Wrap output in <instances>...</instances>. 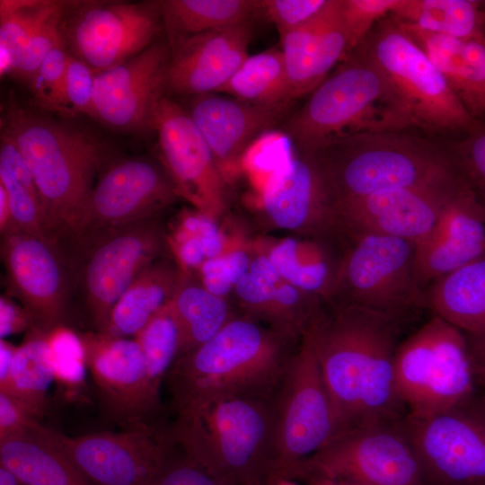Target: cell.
Here are the masks:
<instances>
[{
	"mask_svg": "<svg viewBox=\"0 0 485 485\" xmlns=\"http://www.w3.org/2000/svg\"><path fill=\"white\" fill-rule=\"evenodd\" d=\"M292 102L263 106L214 93L197 95L188 110L218 170L237 165L248 147L285 117Z\"/></svg>",
	"mask_w": 485,
	"mask_h": 485,
	"instance_id": "obj_25",
	"label": "cell"
},
{
	"mask_svg": "<svg viewBox=\"0 0 485 485\" xmlns=\"http://www.w3.org/2000/svg\"><path fill=\"white\" fill-rule=\"evenodd\" d=\"M293 336L248 318L231 319L171 367L166 379L177 418L228 398L274 396L295 353Z\"/></svg>",
	"mask_w": 485,
	"mask_h": 485,
	"instance_id": "obj_2",
	"label": "cell"
},
{
	"mask_svg": "<svg viewBox=\"0 0 485 485\" xmlns=\"http://www.w3.org/2000/svg\"><path fill=\"white\" fill-rule=\"evenodd\" d=\"M171 58L170 46L163 42L94 75L93 116L121 130L152 128L156 104L163 96Z\"/></svg>",
	"mask_w": 485,
	"mask_h": 485,
	"instance_id": "obj_20",
	"label": "cell"
},
{
	"mask_svg": "<svg viewBox=\"0 0 485 485\" xmlns=\"http://www.w3.org/2000/svg\"><path fill=\"white\" fill-rule=\"evenodd\" d=\"M152 128L157 133L161 161L178 195L202 212L216 207L222 194L220 172L188 110L163 96L154 109Z\"/></svg>",
	"mask_w": 485,
	"mask_h": 485,
	"instance_id": "obj_21",
	"label": "cell"
},
{
	"mask_svg": "<svg viewBox=\"0 0 485 485\" xmlns=\"http://www.w3.org/2000/svg\"><path fill=\"white\" fill-rule=\"evenodd\" d=\"M149 485H224L183 454L173 455Z\"/></svg>",
	"mask_w": 485,
	"mask_h": 485,
	"instance_id": "obj_49",
	"label": "cell"
},
{
	"mask_svg": "<svg viewBox=\"0 0 485 485\" xmlns=\"http://www.w3.org/2000/svg\"><path fill=\"white\" fill-rule=\"evenodd\" d=\"M466 336L476 381L485 384V337Z\"/></svg>",
	"mask_w": 485,
	"mask_h": 485,
	"instance_id": "obj_55",
	"label": "cell"
},
{
	"mask_svg": "<svg viewBox=\"0 0 485 485\" xmlns=\"http://www.w3.org/2000/svg\"><path fill=\"white\" fill-rule=\"evenodd\" d=\"M0 466L23 485H93L39 428L32 436L0 442Z\"/></svg>",
	"mask_w": 485,
	"mask_h": 485,
	"instance_id": "obj_29",
	"label": "cell"
},
{
	"mask_svg": "<svg viewBox=\"0 0 485 485\" xmlns=\"http://www.w3.org/2000/svg\"><path fill=\"white\" fill-rule=\"evenodd\" d=\"M398 396L408 416L427 419L476 396L466 334L437 315L399 343L394 357Z\"/></svg>",
	"mask_w": 485,
	"mask_h": 485,
	"instance_id": "obj_7",
	"label": "cell"
},
{
	"mask_svg": "<svg viewBox=\"0 0 485 485\" xmlns=\"http://www.w3.org/2000/svg\"><path fill=\"white\" fill-rule=\"evenodd\" d=\"M70 4L48 0H1L0 48L10 52L13 62L30 37L52 15Z\"/></svg>",
	"mask_w": 485,
	"mask_h": 485,
	"instance_id": "obj_36",
	"label": "cell"
},
{
	"mask_svg": "<svg viewBox=\"0 0 485 485\" xmlns=\"http://www.w3.org/2000/svg\"><path fill=\"white\" fill-rule=\"evenodd\" d=\"M483 400H484V401H485V395L483 396Z\"/></svg>",
	"mask_w": 485,
	"mask_h": 485,
	"instance_id": "obj_62",
	"label": "cell"
},
{
	"mask_svg": "<svg viewBox=\"0 0 485 485\" xmlns=\"http://www.w3.org/2000/svg\"><path fill=\"white\" fill-rule=\"evenodd\" d=\"M0 167L8 171L33 195L40 198L33 177L20 147L14 138L3 128L0 136Z\"/></svg>",
	"mask_w": 485,
	"mask_h": 485,
	"instance_id": "obj_51",
	"label": "cell"
},
{
	"mask_svg": "<svg viewBox=\"0 0 485 485\" xmlns=\"http://www.w3.org/2000/svg\"><path fill=\"white\" fill-rule=\"evenodd\" d=\"M166 172L143 158L110 165L93 186L66 231L73 242L156 216L178 197Z\"/></svg>",
	"mask_w": 485,
	"mask_h": 485,
	"instance_id": "obj_16",
	"label": "cell"
},
{
	"mask_svg": "<svg viewBox=\"0 0 485 485\" xmlns=\"http://www.w3.org/2000/svg\"><path fill=\"white\" fill-rule=\"evenodd\" d=\"M327 0H262V10L276 26L280 37L306 23Z\"/></svg>",
	"mask_w": 485,
	"mask_h": 485,
	"instance_id": "obj_48",
	"label": "cell"
},
{
	"mask_svg": "<svg viewBox=\"0 0 485 485\" xmlns=\"http://www.w3.org/2000/svg\"><path fill=\"white\" fill-rule=\"evenodd\" d=\"M390 15L426 31L485 45L482 1L400 0Z\"/></svg>",
	"mask_w": 485,
	"mask_h": 485,
	"instance_id": "obj_33",
	"label": "cell"
},
{
	"mask_svg": "<svg viewBox=\"0 0 485 485\" xmlns=\"http://www.w3.org/2000/svg\"><path fill=\"white\" fill-rule=\"evenodd\" d=\"M415 247V269L423 287L485 255V208L470 184L448 201L430 234Z\"/></svg>",
	"mask_w": 485,
	"mask_h": 485,
	"instance_id": "obj_23",
	"label": "cell"
},
{
	"mask_svg": "<svg viewBox=\"0 0 485 485\" xmlns=\"http://www.w3.org/2000/svg\"><path fill=\"white\" fill-rule=\"evenodd\" d=\"M422 485H485V401L476 396L444 413L400 419Z\"/></svg>",
	"mask_w": 485,
	"mask_h": 485,
	"instance_id": "obj_15",
	"label": "cell"
},
{
	"mask_svg": "<svg viewBox=\"0 0 485 485\" xmlns=\"http://www.w3.org/2000/svg\"><path fill=\"white\" fill-rule=\"evenodd\" d=\"M82 60L70 54L66 72L65 92L61 114L93 116L94 75Z\"/></svg>",
	"mask_w": 485,
	"mask_h": 485,
	"instance_id": "obj_46",
	"label": "cell"
},
{
	"mask_svg": "<svg viewBox=\"0 0 485 485\" xmlns=\"http://www.w3.org/2000/svg\"><path fill=\"white\" fill-rule=\"evenodd\" d=\"M459 181L423 187L393 189L337 203L341 227L353 234H374L420 243L437 223L448 201L465 185Z\"/></svg>",
	"mask_w": 485,
	"mask_h": 485,
	"instance_id": "obj_19",
	"label": "cell"
},
{
	"mask_svg": "<svg viewBox=\"0 0 485 485\" xmlns=\"http://www.w3.org/2000/svg\"><path fill=\"white\" fill-rule=\"evenodd\" d=\"M482 6H483V9L485 11V2L482 1Z\"/></svg>",
	"mask_w": 485,
	"mask_h": 485,
	"instance_id": "obj_61",
	"label": "cell"
},
{
	"mask_svg": "<svg viewBox=\"0 0 485 485\" xmlns=\"http://www.w3.org/2000/svg\"><path fill=\"white\" fill-rule=\"evenodd\" d=\"M181 279L157 260L131 284L114 306L102 333L136 336L172 300Z\"/></svg>",
	"mask_w": 485,
	"mask_h": 485,
	"instance_id": "obj_31",
	"label": "cell"
},
{
	"mask_svg": "<svg viewBox=\"0 0 485 485\" xmlns=\"http://www.w3.org/2000/svg\"><path fill=\"white\" fill-rule=\"evenodd\" d=\"M250 264L249 256L242 251L206 260L201 265L204 287L222 297L249 271Z\"/></svg>",
	"mask_w": 485,
	"mask_h": 485,
	"instance_id": "obj_47",
	"label": "cell"
},
{
	"mask_svg": "<svg viewBox=\"0 0 485 485\" xmlns=\"http://www.w3.org/2000/svg\"><path fill=\"white\" fill-rule=\"evenodd\" d=\"M69 56L65 42L58 43L48 52L28 82L38 105L42 109L61 113Z\"/></svg>",
	"mask_w": 485,
	"mask_h": 485,
	"instance_id": "obj_41",
	"label": "cell"
},
{
	"mask_svg": "<svg viewBox=\"0 0 485 485\" xmlns=\"http://www.w3.org/2000/svg\"><path fill=\"white\" fill-rule=\"evenodd\" d=\"M16 347L4 340H0V384L8 377Z\"/></svg>",
	"mask_w": 485,
	"mask_h": 485,
	"instance_id": "obj_56",
	"label": "cell"
},
{
	"mask_svg": "<svg viewBox=\"0 0 485 485\" xmlns=\"http://www.w3.org/2000/svg\"><path fill=\"white\" fill-rule=\"evenodd\" d=\"M2 235L1 256L9 296L20 302L31 325L50 333L63 326L75 296L72 248L60 236L41 237L17 230Z\"/></svg>",
	"mask_w": 485,
	"mask_h": 485,
	"instance_id": "obj_11",
	"label": "cell"
},
{
	"mask_svg": "<svg viewBox=\"0 0 485 485\" xmlns=\"http://www.w3.org/2000/svg\"><path fill=\"white\" fill-rule=\"evenodd\" d=\"M177 241L179 242V259L184 266L191 268L204 262L206 256L198 234H187L180 232L177 234Z\"/></svg>",
	"mask_w": 485,
	"mask_h": 485,
	"instance_id": "obj_54",
	"label": "cell"
},
{
	"mask_svg": "<svg viewBox=\"0 0 485 485\" xmlns=\"http://www.w3.org/2000/svg\"><path fill=\"white\" fill-rule=\"evenodd\" d=\"M11 215L6 190L0 183V230L4 233L10 225Z\"/></svg>",
	"mask_w": 485,
	"mask_h": 485,
	"instance_id": "obj_57",
	"label": "cell"
},
{
	"mask_svg": "<svg viewBox=\"0 0 485 485\" xmlns=\"http://www.w3.org/2000/svg\"><path fill=\"white\" fill-rule=\"evenodd\" d=\"M275 481L289 480L295 468L335 436V421L319 362L309 337L291 359L274 395Z\"/></svg>",
	"mask_w": 485,
	"mask_h": 485,
	"instance_id": "obj_12",
	"label": "cell"
},
{
	"mask_svg": "<svg viewBox=\"0 0 485 485\" xmlns=\"http://www.w3.org/2000/svg\"><path fill=\"white\" fill-rule=\"evenodd\" d=\"M0 183L6 190L11 215L10 225L4 232L17 230L41 237L57 236L48 226L40 198L33 195L2 167H0Z\"/></svg>",
	"mask_w": 485,
	"mask_h": 485,
	"instance_id": "obj_40",
	"label": "cell"
},
{
	"mask_svg": "<svg viewBox=\"0 0 485 485\" xmlns=\"http://www.w3.org/2000/svg\"><path fill=\"white\" fill-rule=\"evenodd\" d=\"M71 242L75 295L83 298L94 331L104 332L118 301L162 251L156 216Z\"/></svg>",
	"mask_w": 485,
	"mask_h": 485,
	"instance_id": "obj_9",
	"label": "cell"
},
{
	"mask_svg": "<svg viewBox=\"0 0 485 485\" xmlns=\"http://www.w3.org/2000/svg\"><path fill=\"white\" fill-rule=\"evenodd\" d=\"M272 397H234L177 418L171 428L184 454L224 485H275Z\"/></svg>",
	"mask_w": 485,
	"mask_h": 485,
	"instance_id": "obj_5",
	"label": "cell"
},
{
	"mask_svg": "<svg viewBox=\"0 0 485 485\" xmlns=\"http://www.w3.org/2000/svg\"><path fill=\"white\" fill-rule=\"evenodd\" d=\"M39 434L59 448L93 485H149L174 455L171 428L148 422L119 432L70 436L40 425Z\"/></svg>",
	"mask_w": 485,
	"mask_h": 485,
	"instance_id": "obj_14",
	"label": "cell"
},
{
	"mask_svg": "<svg viewBox=\"0 0 485 485\" xmlns=\"http://www.w3.org/2000/svg\"><path fill=\"white\" fill-rule=\"evenodd\" d=\"M198 235L205 252L206 259L218 257L223 248V240L218 230L211 217L204 213H200V222Z\"/></svg>",
	"mask_w": 485,
	"mask_h": 485,
	"instance_id": "obj_53",
	"label": "cell"
},
{
	"mask_svg": "<svg viewBox=\"0 0 485 485\" xmlns=\"http://www.w3.org/2000/svg\"><path fill=\"white\" fill-rule=\"evenodd\" d=\"M172 48L189 36L249 22L262 10V0L159 1Z\"/></svg>",
	"mask_w": 485,
	"mask_h": 485,
	"instance_id": "obj_32",
	"label": "cell"
},
{
	"mask_svg": "<svg viewBox=\"0 0 485 485\" xmlns=\"http://www.w3.org/2000/svg\"><path fill=\"white\" fill-rule=\"evenodd\" d=\"M54 381L66 398L75 397L84 387L86 365L79 339L63 326L49 333Z\"/></svg>",
	"mask_w": 485,
	"mask_h": 485,
	"instance_id": "obj_38",
	"label": "cell"
},
{
	"mask_svg": "<svg viewBox=\"0 0 485 485\" xmlns=\"http://www.w3.org/2000/svg\"><path fill=\"white\" fill-rule=\"evenodd\" d=\"M66 10L52 15L30 37L13 59V73L28 82L31 79L48 52L64 41L61 23Z\"/></svg>",
	"mask_w": 485,
	"mask_h": 485,
	"instance_id": "obj_44",
	"label": "cell"
},
{
	"mask_svg": "<svg viewBox=\"0 0 485 485\" xmlns=\"http://www.w3.org/2000/svg\"><path fill=\"white\" fill-rule=\"evenodd\" d=\"M357 46L383 71L414 128L428 134H467L481 123L470 116L439 70L392 16L380 21Z\"/></svg>",
	"mask_w": 485,
	"mask_h": 485,
	"instance_id": "obj_8",
	"label": "cell"
},
{
	"mask_svg": "<svg viewBox=\"0 0 485 485\" xmlns=\"http://www.w3.org/2000/svg\"><path fill=\"white\" fill-rule=\"evenodd\" d=\"M159 1L77 4L61 23L66 46L95 72L108 70L137 56L161 30Z\"/></svg>",
	"mask_w": 485,
	"mask_h": 485,
	"instance_id": "obj_17",
	"label": "cell"
},
{
	"mask_svg": "<svg viewBox=\"0 0 485 485\" xmlns=\"http://www.w3.org/2000/svg\"><path fill=\"white\" fill-rule=\"evenodd\" d=\"M40 423L10 396L0 392V442L33 435Z\"/></svg>",
	"mask_w": 485,
	"mask_h": 485,
	"instance_id": "obj_50",
	"label": "cell"
},
{
	"mask_svg": "<svg viewBox=\"0 0 485 485\" xmlns=\"http://www.w3.org/2000/svg\"><path fill=\"white\" fill-rule=\"evenodd\" d=\"M426 303L465 334L485 337V255L431 283Z\"/></svg>",
	"mask_w": 485,
	"mask_h": 485,
	"instance_id": "obj_28",
	"label": "cell"
},
{
	"mask_svg": "<svg viewBox=\"0 0 485 485\" xmlns=\"http://www.w3.org/2000/svg\"><path fill=\"white\" fill-rule=\"evenodd\" d=\"M281 278L269 257L258 256L251 261L249 271L235 285V290L246 304L272 321L274 298Z\"/></svg>",
	"mask_w": 485,
	"mask_h": 485,
	"instance_id": "obj_42",
	"label": "cell"
},
{
	"mask_svg": "<svg viewBox=\"0 0 485 485\" xmlns=\"http://www.w3.org/2000/svg\"><path fill=\"white\" fill-rule=\"evenodd\" d=\"M0 485H23L8 471L0 466Z\"/></svg>",
	"mask_w": 485,
	"mask_h": 485,
	"instance_id": "obj_58",
	"label": "cell"
},
{
	"mask_svg": "<svg viewBox=\"0 0 485 485\" xmlns=\"http://www.w3.org/2000/svg\"><path fill=\"white\" fill-rule=\"evenodd\" d=\"M293 479H326L353 485H422L416 454L400 419L335 436L295 468L289 480Z\"/></svg>",
	"mask_w": 485,
	"mask_h": 485,
	"instance_id": "obj_10",
	"label": "cell"
},
{
	"mask_svg": "<svg viewBox=\"0 0 485 485\" xmlns=\"http://www.w3.org/2000/svg\"><path fill=\"white\" fill-rule=\"evenodd\" d=\"M30 318L25 310L15 304L10 296L1 295L0 299V338L28 330Z\"/></svg>",
	"mask_w": 485,
	"mask_h": 485,
	"instance_id": "obj_52",
	"label": "cell"
},
{
	"mask_svg": "<svg viewBox=\"0 0 485 485\" xmlns=\"http://www.w3.org/2000/svg\"><path fill=\"white\" fill-rule=\"evenodd\" d=\"M415 244L374 234L355 235V243L337 271L331 295L343 304L400 316L427 307L426 290L415 269Z\"/></svg>",
	"mask_w": 485,
	"mask_h": 485,
	"instance_id": "obj_13",
	"label": "cell"
},
{
	"mask_svg": "<svg viewBox=\"0 0 485 485\" xmlns=\"http://www.w3.org/2000/svg\"><path fill=\"white\" fill-rule=\"evenodd\" d=\"M53 381L49 333L30 326L15 350L7 379L0 384V392L38 419L46 411L47 392Z\"/></svg>",
	"mask_w": 485,
	"mask_h": 485,
	"instance_id": "obj_30",
	"label": "cell"
},
{
	"mask_svg": "<svg viewBox=\"0 0 485 485\" xmlns=\"http://www.w3.org/2000/svg\"><path fill=\"white\" fill-rule=\"evenodd\" d=\"M2 128L20 147L52 234H65L103 166L105 146L87 132L13 103L9 105Z\"/></svg>",
	"mask_w": 485,
	"mask_h": 485,
	"instance_id": "obj_6",
	"label": "cell"
},
{
	"mask_svg": "<svg viewBox=\"0 0 485 485\" xmlns=\"http://www.w3.org/2000/svg\"><path fill=\"white\" fill-rule=\"evenodd\" d=\"M218 93L263 106L293 102L281 49L271 48L249 55Z\"/></svg>",
	"mask_w": 485,
	"mask_h": 485,
	"instance_id": "obj_35",
	"label": "cell"
},
{
	"mask_svg": "<svg viewBox=\"0 0 485 485\" xmlns=\"http://www.w3.org/2000/svg\"><path fill=\"white\" fill-rule=\"evenodd\" d=\"M251 23L186 37L171 48L165 87L180 94L219 92L248 57Z\"/></svg>",
	"mask_w": 485,
	"mask_h": 485,
	"instance_id": "obj_22",
	"label": "cell"
},
{
	"mask_svg": "<svg viewBox=\"0 0 485 485\" xmlns=\"http://www.w3.org/2000/svg\"><path fill=\"white\" fill-rule=\"evenodd\" d=\"M400 0H340L342 21L348 40V54L373 28L389 16Z\"/></svg>",
	"mask_w": 485,
	"mask_h": 485,
	"instance_id": "obj_43",
	"label": "cell"
},
{
	"mask_svg": "<svg viewBox=\"0 0 485 485\" xmlns=\"http://www.w3.org/2000/svg\"><path fill=\"white\" fill-rule=\"evenodd\" d=\"M400 319L342 304L330 317L321 314L305 333L330 397L335 436L403 418L394 378Z\"/></svg>",
	"mask_w": 485,
	"mask_h": 485,
	"instance_id": "obj_1",
	"label": "cell"
},
{
	"mask_svg": "<svg viewBox=\"0 0 485 485\" xmlns=\"http://www.w3.org/2000/svg\"><path fill=\"white\" fill-rule=\"evenodd\" d=\"M310 485H353L344 481L326 480V479H310L306 481Z\"/></svg>",
	"mask_w": 485,
	"mask_h": 485,
	"instance_id": "obj_59",
	"label": "cell"
},
{
	"mask_svg": "<svg viewBox=\"0 0 485 485\" xmlns=\"http://www.w3.org/2000/svg\"><path fill=\"white\" fill-rule=\"evenodd\" d=\"M457 163L485 208V124L467 133L463 141L449 142Z\"/></svg>",
	"mask_w": 485,
	"mask_h": 485,
	"instance_id": "obj_45",
	"label": "cell"
},
{
	"mask_svg": "<svg viewBox=\"0 0 485 485\" xmlns=\"http://www.w3.org/2000/svg\"><path fill=\"white\" fill-rule=\"evenodd\" d=\"M78 336L108 419L125 428L147 422L160 409V390L150 379L137 340L96 331Z\"/></svg>",
	"mask_w": 485,
	"mask_h": 485,
	"instance_id": "obj_18",
	"label": "cell"
},
{
	"mask_svg": "<svg viewBox=\"0 0 485 485\" xmlns=\"http://www.w3.org/2000/svg\"><path fill=\"white\" fill-rule=\"evenodd\" d=\"M283 124L298 150L343 137L407 131L413 122L392 84L358 46Z\"/></svg>",
	"mask_w": 485,
	"mask_h": 485,
	"instance_id": "obj_4",
	"label": "cell"
},
{
	"mask_svg": "<svg viewBox=\"0 0 485 485\" xmlns=\"http://www.w3.org/2000/svg\"><path fill=\"white\" fill-rule=\"evenodd\" d=\"M169 306L180 332L177 359L208 341L231 320L222 297L182 280Z\"/></svg>",
	"mask_w": 485,
	"mask_h": 485,
	"instance_id": "obj_34",
	"label": "cell"
},
{
	"mask_svg": "<svg viewBox=\"0 0 485 485\" xmlns=\"http://www.w3.org/2000/svg\"><path fill=\"white\" fill-rule=\"evenodd\" d=\"M397 22L439 70L470 116L479 122H483L485 45L475 40L426 31Z\"/></svg>",
	"mask_w": 485,
	"mask_h": 485,
	"instance_id": "obj_27",
	"label": "cell"
},
{
	"mask_svg": "<svg viewBox=\"0 0 485 485\" xmlns=\"http://www.w3.org/2000/svg\"><path fill=\"white\" fill-rule=\"evenodd\" d=\"M146 359L150 379L160 390L178 357L180 332L169 304L160 310L134 337Z\"/></svg>",
	"mask_w": 485,
	"mask_h": 485,
	"instance_id": "obj_37",
	"label": "cell"
},
{
	"mask_svg": "<svg viewBox=\"0 0 485 485\" xmlns=\"http://www.w3.org/2000/svg\"><path fill=\"white\" fill-rule=\"evenodd\" d=\"M311 152L336 204L382 190L465 178L449 143L406 131L343 137Z\"/></svg>",
	"mask_w": 485,
	"mask_h": 485,
	"instance_id": "obj_3",
	"label": "cell"
},
{
	"mask_svg": "<svg viewBox=\"0 0 485 485\" xmlns=\"http://www.w3.org/2000/svg\"><path fill=\"white\" fill-rule=\"evenodd\" d=\"M275 485H295L292 482L291 480H281L278 481Z\"/></svg>",
	"mask_w": 485,
	"mask_h": 485,
	"instance_id": "obj_60",
	"label": "cell"
},
{
	"mask_svg": "<svg viewBox=\"0 0 485 485\" xmlns=\"http://www.w3.org/2000/svg\"><path fill=\"white\" fill-rule=\"evenodd\" d=\"M261 199L265 212L280 228L341 227L336 201L311 151L298 150L269 174Z\"/></svg>",
	"mask_w": 485,
	"mask_h": 485,
	"instance_id": "obj_24",
	"label": "cell"
},
{
	"mask_svg": "<svg viewBox=\"0 0 485 485\" xmlns=\"http://www.w3.org/2000/svg\"><path fill=\"white\" fill-rule=\"evenodd\" d=\"M297 242L287 238L278 243L269 252V260L280 277L298 289L320 292L325 287L332 292L334 281L330 278L326 262L316 260L302 264L297 259Z\"/></svg>",
	"mask_w": 485,
	"mask_h": 485,
	"instance_id": "obj_39",
	"label": "cell"
},
{
	"mask_svg": "<svg viewBox=\"0 0 485 485\" xmlns=\"http://www.w3.org/2000/svg\"><path fill=\"white\" fill-rule=\"evenodd\" d=\"M280 38L295 100L313 92L348 55L340 0H327L314 17Z\"/></svg>",
	"mask_w": 485,
	"mask_h": 485,
	"instance_id": "obj_26",
	"label": "cell"
}]
</instances>
